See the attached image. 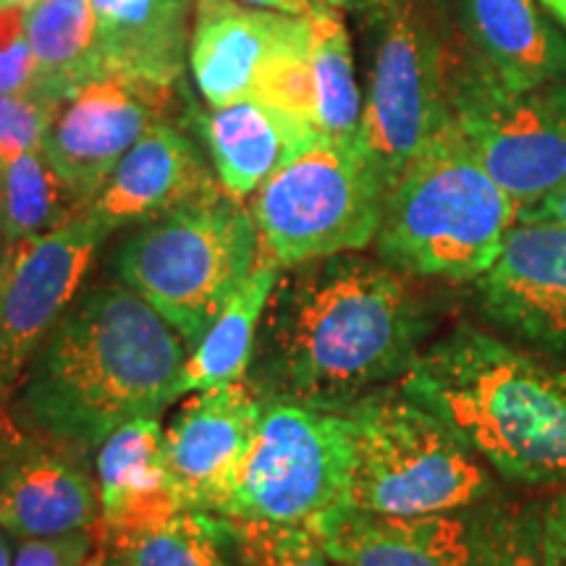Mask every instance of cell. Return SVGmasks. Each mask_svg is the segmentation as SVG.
<instances>
[{
	"mask_svg": "<svg viewBox=\"0 0 566 566\" xmlns=\"http://www.w3.org/2000/svg\"><path fill=\"white\" fill-rule=\"evenodd\" d=\"M223 527L229 554L237 566H334L310 525L223 516Z\"/></svg>",
	"mask_w": 566,
	"mask_h": 566,
	"instance_id": "obj_29",
	"label": "cell"
},
{
	"mask_svg": "<svg viewBox=\"0 0 566 566\" xmlns=\"http://www.w3.org/2000/svg\"><path fill=\"white\" fill-rule=\"evenodd\" d=\"M174 90L105 74L71 95L55 111L42 153L80 205L95 200L118 160L166 118Z\"/></svg>",
	"mask_w": 566,
	"mask_h": 566,
	"instance_id": "obj_12",
	"label": "cell"
},
{
	"mask_svg": "<svg viewBox=\"0 0 566 566\" xmlns=\"http://www.w3.org/2000/svg\"><path fill=\"white\" fill-rule=\"evenodd\" d=\"M260 252L252 212L218 189L134 231L113 254V271L192 352L242 289Z\"/></svg>",
	"mask_w": 566,
	"mask_h": 566,
	"instance_id": "obj_5",
	"label": "cell"
},
{
	"mask_svg": "<svg viewBox=\"0 0 566 566\" xmlns=\"http://www.w3.org/2000/svg\"><path fill=\"white\" fill-rule=\"evenodd\" d=\"M61 103L40 92L0 95V163L38 150Z\"/></svg>",
	"mask_w": 566,
	"mask_h": 566,
	"instance_id": "obj_30",
	"label": "cell"
},
{
	"mask_svg": "<svg viewBox=\"0 0 566 566\" xmlns=\"http://www.w3.org/2000/svg\"><path fill=\"white\" fill-rule=\"evenodd\" d=\"M472 300L495 334L566 363V226L516 221Z\"/></svg>",
	"mask_w": 566,
	"mask_h": 566,
	"instance_id": "obj_13",
	"label": "cell"
},
{
	"mask_svg": "<svg viewBox=\"0 0 566 566\" xmlns=\"http://www.w3.org/2000/svg\"><path fill=\"white\" fill-rule=\"evenodd\" d=\"M24 32L38 55L34 92L66 103L84 84L105 76L95 45L92 0H40L24 9Z\"/></svg>",
	"mask_w": 566,
	"mask_h": 566,
	"instance_id": "obj_24",
	"label": "cell"
},
{
	"mask_svg": "<svg viewBox=\"0 0 566 566\" xmlns=\"http://www.w3.org/2000/svg\"><path fill=\"white\" fill-rule=\"evenodd\" d=\"M6 254H9V244H0V268L6 263Z\"/></svg>",
	"mask_w": 566,
	"mask_h": 566,
	"instance_id": "obj_40",
	"label": "cell"
},
{
	"mask_svg": "<svg viewBox=\"0 0 566 566\" xmlns=\"http://www.w3.org/2000/svg\"><path fill=\"white\" fill-rule=\"evenodd\" d=\"M520 205L449 124L386 192L375 247L412 279L472 283L504 252Z\"/></svg>",
	"mask_w": 566,
	"mask_h": 566,
	"instance_id": "obj_4",
	"label": "cell"
},
{
	"mask_svg": "<svg viewBox=\"0 0 566 566\" xmlns=\"http://www.w3.org/2000/svg\"><path fill=\"white\" fill-rule=\"evenodd\" d=\"M13 564V551L9 543V533L0 530V566H11Z\"/></svg>",
	"mask_w": 566,
	"mask_h": 566,
	"instance_id": "obj_38",
	"label": "cell"
},
{
	"mask_svg": "<svg viewBox=\"0 0 566 566\" xmlns=\"http://www.w3.org/2000/svg\"><path fill=\"white\" fill-rule=\"evenodd\" d=\"M365 51L363 147L386 192L451 124L443 0H349Z\"/></svg>",
	"mask_w": 566,
	"mask_h": 566,
	"instance_id": "obj_6",
	"label": "cell"
},
{
	"mask_svg": "<svg viewBox=\"0 0 566 566\" xmlns=\"http://www.w3.org/2000/svg\"><path fill=\"white\" fill-rule=\"evenodd\" d=\"M221 187L237 200L252 197L265 179L323 137L315 126L271 105L242 97L197 116Z\"/></svg>",
	"mask_w": 566,
	"mask_h": 566,
	"instance_id": "obj_21",
	"label": "cell"
},
{
	"mask_svg": "<svg viewBox=\"0 0 566 566\" xmlns=\"http://www.w3.org/2000/svg\"><path fill=\"white\" fill-rule=\"evenodd\" d=\"M218 189H223L221 181L212 179L195 142L163 118L118 160L84 212L113 233L124 226L155 221Z\"/></svg>",
	"mask_w": 566,
	"mask_h": 566,
	"instance_id": "obj_17",
	"label": "cell"
},
{
	"mask_svg": "<svg viewBox=\"0 0 566 566\" xmlns=\"http://www.w3.org/2000/svg\"><path fill=\"white\" fill-rule=\"evenodd\" d=\"M449 113L520 210L566 189V80L509 90L449 45Z\"/></svg>",
	"mask_w": 566,
	"mask_h": 566,
	"instance_id": "obj_9",
	"label": "cell"
},
{
	"mask_svg": "<svg viewBox=\"0 0 566 566\" xmlns=\"http://www.w3.org/2000/svg\"><path fill=\"white\" fill-rule=\"evenodd\" d=\"M283 268L260 252L258 265L247 275L223 313L212 321L208 334L189 352L179 378V396L247 380L258 346L268 302Z\"/></svg>",
	"mask_w": 566,
	"mask_h": 566,
	"instance_id": "obj_23",
	"label": "cell"
},
{
	"mask_svg": "<svg viewBox=\"0 0 566 566\" xmlns=\"http://www.w3.org/2000/svg\"><path fill=\"white\" fill-rule=\"evenodd\" d=\"M187 344L124 283L76 296L13 394L21 422L87 457L113 430L179 399Z\"/></svg>",
	"mask_w": 566,
	"mask_h": 566,
	"instance_id": "obj_2",
	"label": "cell"
},
{
	"mask_svg": "<svg viewBox=\"0 0 566 566\" xmlns=\"http://www.w3.org/2000/svg\"><path fill=\"white\" fill-rule=\"evenodd\" d=\"M407 279L357 252L283 268L247 384L260 399L344 412L401 380L433 328Z\"/></svg>",
	"mask_w": 566,
	"mask_h": 566,
	"instance_id": "obj_1",
	"label": "cell"
},
{
	"mask_svg": "<svg viewBox=\"0 0 566 566\" xmlns=\"http://www.w3.org/2000/svg\"><path fill=\"white\" fill-rule=\"evenodd\" d=\"M40 3V0H0V11H11V9H30V6Z\"/></svg>",
	"mask_w": 566,
	"mask_h": 566,
	"instance_id": "obj_39",
	"label": "cell"
},
{
	"mask_svg": "<svg viewBox=\"0 0 566 566\" xmlns=\"http://www.w3.org/2000/svg\"><path fill=\"white\" fill-rule=\"evenodd\" d=\"M304 19L310 27V63L315 74L321 129L328 139L363 145L365 103L354 71L344 9L331 0H313Z\"/></svg>",
	"mask_w": 566,
	"mask_h": 566,
	"instance_id": "obj_25",
	"label": "cell"
},
{
	"mask_svg": "<svg viewBox=\"0 0 566 566\" xmlns=\"http://www.w3.org/2000/svg\"><path fill=\"white\" fill-rule=\"evenodd\" d=\"M105 74L174 90L184 74L189 0H92Z\"/></svg>",
	"mask_w": 566,
	"mask_h": 566,
	"instance_id": "obj_22",
	"label": "cell"
},
{
	"mask_svg": "<svg viewBox=\"0 0 566 566\" xmlns=\"http://www.w3.org/2000/svg\"><path fill=\"white\" fill-rule=\"evenodd\" d=\"M334 566H467L470 512L394 516L334 509L310 522Z\"/></svg>",
	"mask_w": 566,
	"mask_h": 566,
	"instance_id": "obj_19",
	"label": "cell"
},
{
	"mask_svg": "<svg viewBox=\"0 0 566 566\" xmlns=\"http://www.w3.org/2000/svg\"><path fill=\"white\" fill-rule=\"evenodd\" d=\"M386 184L363 145L321 137L252 195L260 250L281 268L359 252L378 237Z\"/></svg>",
	"mask_w": 566,
	"mask_h": 566,
	"instance_id": "obj_8",
	"label": "cell"
},
{
	"mask_svg": "<svg viewBox=\"0 0 566 566\" xmlns=\"http://www.w3.org/2000/svg\"><path fill=\"white\" fill-rule=\"evenodd\" d=\"M38 55L24 32V11H0V95H24L38 87Z\"/></svg>",
	"mask_w": 566,
	"mask_h": 566,
	"instance_id": "obj_31",
	"label": "cell"
},
{
	"mask_svg": "<svg viewBox=\"0 0 566 566\" xmlns=\"http://www.w3.org/2000/svg\"><path fill=\"white\" fill-rule=\"evenodd\" d=\"M11 405L13 399L0 396V472L34 441V433L21 422V417Z\"/></svg>",
	"mask_w": 566,
	"mask_h": 566,
	"instance_id": "obj_34",
	"label": "cell"
},
{
	"mask_svg": "<svg viewBox=\"0 0 566 566\" xmlns=\"http://www.w3.org/2000/svg\"><path fill=\"white\" fill-rule=\"evenodd\" d=\"M352 467L354 430L344 412L263 399L252 454L223 516L310 525L346 506Z\"/></svg>",
	"mask_w": 566,
	"mask_h": 566,
	"instance_id": "obj_10",
	"label": "cell"
},
{
	"mask_svg": "<svg viewBox=\"0 0 566 566\" xmlns=\"http://www.w3.org/2000/svg\"><path fill=\"white\" fill-rule=\"evenodd\" d=\"M501 478L566 488V363L462 323L399 380Z\"/></svg>",
	"mask_w": 566,
	"mask_h": 566,
	"instance_id": "obj_3",
	"label": "cell"
},
{
	"mask_svg": "<svg viewBox=\"0 0 566 566\" xmlns=\"http://www.w3.org/2000/svg\"><path fill=\"white\" fill-rule=\"evenodd\" d=\"M0 244H6V239H3V231H0Z\"/></svg>",
	"mask_w": 566,
	"mask_h": 566,
	"instance_id": "obj_42",
	"label": "cell"
},
{
	"mask_svg": "<svg viewBox=\"0 0 566 566\" xmlns=\"http://www.w3.org/2000/svg\"><path fill=\"white\" fill-rule=\"evenodd\" d=\"M263 399L247 380L197 391L168 424L166 464L184 512L223 516L258 438Z\"/></svg>",
	"mask_w": 566,
	"mask_h": 566,
	"instance_id": "obj_14",
	"label": "cell"
},
{
	"mask_svg": "<svg viewBox=\"0 0 566 566\" xmlns=\"http://www.w3.org/2000/svg\"><path fill=\"white\" fill-rule=\"evenodd\" d=\"M331 3H336V6H342V9H346V6H349V0H331Z\"/></svg>",
	"mask_w": 566,
	"mask_h": 566,
	"instance_id": "obj_41",
	"label": "cell"
},
{
	"mask_svg": "<svg viewBox=\"0 0 566 566\" xmlns=\"http://www.w3.org/2000/svg\"><path fill=\"white\" fill-rule=\"evenodd\" d=\"M87 566H233L223 516L181 512L166 525L137 535L95 530Z\"/></svg>",
	"mask_w": 566,
	"mask_h": 566,
	"instance_id": "obj_26",
	"label": "cell"
},
{
	"mask_svg": "<svg viewBox=\"0 0 566 566\" xmlns=\"http://www.w3.org/2000/svg\"><path fill=\"white\" fill-rule=\"evenodd\" d=\"M520 221L566 226V189H562V192H556V195H551L548 200L533 205V208L520 210Z\"/></svg>",
	"mask_w": 566,
	"mask_h": 566,
	"instance_id": "obj_35",
	"label": "cell"
},
{
	"mask_svg": "<svg viewBox=\"0 0 566 566\" xmlns=\"http://www.w3.org/2000/svg\"><path fill=\"white\" fill-rule=\"evenodd\" d=\"M95 530L55 535V537H27L19 541L11 566H87Z\"/></svg>",
	"mask_w": 566,
	"mask_h": 566,
	"instance_id": "obj_32",
	"label": "cell"
},
{
	"mask_svg": "<svg viewBox=\"0 0 566 566\" xmlns=\"http://www.w3.org/2000/svg\"><path fill=\"white\" fill-rule=\"evenodd\" d=\"M166 430L158 415L137 417L105 438L97 449V495L103 535H137L184 512L166 464Z\"/></svg>",
	"mask_w": 566,
	"mask_h": 566,
	"instance_id": "obj_20",
	"label": "cell"
},
{
	"mask_svg": "<svg viewBox=\"0 0 566 566\" xmlns=\"http://www.w3.org/2000/svg\"><path fill=\"white\" fill-rule=\"evenodd\" d=\"M543 566H566V488L543 504Z\"/></svg>",
	"mask_w": 566,
	"mask_h": 566,
	"instance_id": "obj_33",
	"label": "cell"
},
{
	"mask_svg": "<svg viewBox=\"0 0 566 566\" xmlns=\"http://www.w3.org/2000/svg\"><path fill=\"white\" fill-rule=\"evenodd\" d=\"M344 415L354 430L349 509L394 516L459 514L493 499L483 459L401 388L373 391Z\"/></svg>",
	"mask_w": 566,
	"mask_h": 566,
	"instance_id": "obj_7",
	"label": "cell"
},
{
	"mask_svg": "<svg viewBox=\"0 0 566 566\" xmlns=\"http://www.w3.org/2000/svg\"><path fill=\"white\" fill-rule=\"evenodd\" d=\"M449 45L509 90L566 80V38L541 0H443Z\"/></svg>",
	"mask_w": 566,
	"mask_h": 566,
	"instance_id": "obj_15",
	"label": "cell"
},
{
	"mask_svg": "<svg viewBox=\"0 0 566 566\" xmlns=\"http://www.w3.org/2000/svg\"><path fill=\"white\" fill-rule=\"evenodd\" d=\"M252 6H265V9H275L281 13H292V17H304L313 6V0H244Z\"/></svg>",
	"mask_w": 566,
	"mask_h": 566,
	"instance_id": "obj_36",
	"label": "cell"
},
{
	"mask_svg": "<svg viewBox=\"0 0 566 566\" xmlns=\"http://www.w3.org/2000/svg\"><path fill=\"white\" fill-rule=\"evenodd\" d=\"M541 6L558 21V24L566 27V0H541Z\"/></svg>",
	"mask_w": 566,
	"mask_h": 566,
	"instance_id": "obj_37",
	"label": "cell"
},
{
	"mask_svg": "<svg viewBox=\"0 0 566 566\" xmlns=\"http://www.w3.org/2000/svg\"><path fill=\"white\" fill-rule=\"evenodd\" d=\"M233 566H237V564H233Z\"/></svg>",
	"mask_w": 566,
	"mask_h": 566,
	"instance_id": "obj_43",
	"label": "cell"
},
{
	"mask_svg": "<svg viewBox=\"0 0 566 566\" xmlns=\"http://www.w3.org/2000/svg\"><path fill=\"white\" fill-rule=\"evenodd\" d=\"M105 237L82 210L59 229L9 244L0 268V396L13 399L34 352L80 296Z\"/></svg>",
	"mask_w": 566,
	"mask_h": 566,
	"instance_id": "obj_11",
	"label": "cell"
},
{
	"mask_svg": "<svg viewBox=\"0 0 566 566\" xmlns=\"http://www.w3.org/2000/svg\"><path fill=\"white\" fill-rule=\"evenodd\" d=\"M101 495L84 457L34 433L0 472V530L27 537H55L95 530Z\"/></svg>",
	"mask_w": 566,
	"mask_h": 566,
	"instance_id": "obj_18",
	"label": "cell"
},
{
	"mask_svg": "<svg viewBox=\"0 0 566 566\" xmlns=\"http://www.w3.org/2000/svg\"><path fill=\"white\" fill-rule=\"evenodd\" d=\"M80 205L63 187L42 147L0 163V231L6 244L59 229Z\"/></svg>",
	"mask_w": 566,
	"mask_h": 566,
	"instance_id": "obj_27",
	"label": "cell"
},
{
	"mask_svg": "<svg viewBox=\"0 0 566 566\" xmlns=\"http://www.w3.org/2000/svg\"><path fill=\"white\" fill-rule=\"evenodd\" d=\"M467 566H543V504L485 501L470 509Z\"/></svg>",
	"mask_w": 566,
	"mask_h": 566,
	"instance_id": "obj_28",
	"label": "cell"
},
{
	"mask_svg": "<svg viewBox=\"0 0 566 566\" xmlns=\"http://www.w3.org/2000/svg\"><path fill=\"white\" fill-rule=\"evenodd\" d=\"M310 42L304 17L244 9L233 0H197L189 63L212 108L250 97L254 76L273 55Z\"/></svg>",
	"mask_w": 566,
	"mask_h": 566,
	"instance_id": "obj_16",
	"label": "cell"
}]
</instances>
